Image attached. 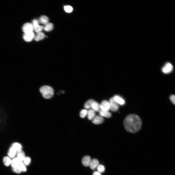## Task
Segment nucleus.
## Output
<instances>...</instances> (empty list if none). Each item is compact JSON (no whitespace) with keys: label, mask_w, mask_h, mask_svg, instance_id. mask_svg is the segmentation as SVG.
<instances>
[{"label":"nucleus","mask_w":175,"mask_h":175,"mask_svg":"<svg viewBox=\"0 0 175 175\" xmlns=\"http://www.w3.org/2000/svg\"><path fill=\"white\" fill-rule=\"evenodd\" d=\"M124 125L128 132L135 133L138 132L141 129L142 122L138 115L132 114L126 117L124 121Z\"/></svg>","instance_id":"1"},{"label":"nucleus","mask_w":175,"mask_h":175,"mask_svg":"<svg viewBox=\"0 0 175 175\" xmlns=\"http://www.w3.org/2000/svg\"><path fill=\"white\" fill-rule=\"evenodd\" d=\"M40 91L43 97L48 99L51 98L54 94V91L52 88L49 86H44L40 89Z\"/></svg>","instance_id":"2"},{"label":"nucleus","mask_w":175,"mask_h":175,"mask_svg":"<svg viewBox=\"0 0 175 175\" xmlns=\"http://www.w3.org/2000/svg\"><path fill=\"white\" fill-rule=\"evenodd\" d=\"M109 103L110 105V109L114 112L118 110L119 108V105L115 101L113 97L110 99Z\"/></svg>","instance_id":"3"},{"label":"nucleus","mask_w":175,"mask_h":175,"mask_svg":"<svg viewBox=\"0 0 175 175\" xmlns=\"http://www.w3.org/2000/svg\"><path fill=\"white\" fill-rule=\"evenodd\" d=\"M22 30L24 33L33 32L34 30V28L32 23L27 22L23 26Z\"/></svg>","instance_id":"4"},{"label":"nucleus","mask_w":175,"mask_h":175,"mask_svg":"<svg viewBox=\"0 0 175 175\" xmlns=\"http://www.w3.org/2000/svg\"><path fill=\"white\" fill-rule=\"evenodd\" d=\"M173 69L172 65L170 63L167 62L162 68V71L164 74H168L172 72Z\"/></svg>","instance_id":"5"},{"label":"nucleus","mask_w":175,"mask_h":175,"mask_svg":"<svg viewBox=\"0 0 175 175\" xmlns=\"http://www.w3.org/2000/svg\"><path fill=\"white\" fill-rule=\"evenodd\" d=\"M35 35L33 32L24 33L23 36V38L24 40L27 42H30L34 38Z\"/></svg>","instance_id":"6"},{"label":"nucleus","mask_w":175,"mask_h":175,"mask_svg":"<svg viewBox=\"0 0 175 175\" xmlns=\"http://www.w3.org/2000/svg\"><path fill=\"white\" fill-rule=\"evenodd\" d=\"M100 105L101 110L104 111H109L110 109V105L109 102L104 100L101 102Z\"/></svg>","instance_id":"7"},{"label":"nucleus","mask_w":175,"mask_h":175,"mask_svg":"<svg viewBox=\"0 0 175 175\" xmlns=\"http://www.w3.org/2000/svg\"><path fill=\"white\" fill-rule=\"evenodd\" d=\"M92 120L93 123L96 125L103 123L104 120L103 117L100 115H95Z\"/></svg>","instance_id":"8"},{"label":"nucleus","mask_w":175,"mask_h":175,"mask_svg":"<svg viewBox=\"0 0 175 175\" xmlns=\"http://www.w3.org/2000/svg\"><path fill=\"white\" fill-rule=\"evenodd\" d=\"M91 160V158L90 156H84L82 160L83 165L85 167L89 166Z\"/></svg>","instance_id":"9"},{"label":"nucleus","mask_w":175,"mask_h":175,"mask_svg":"<svg viewBox=\"0 0 175 175\" xmlns=\"http://www.w3.org/2000/svg\"><path fill=\"white\" fill-rule=\"evenodd\" d=\"M113 97L115 101L119 105H123L125 104V100L121 97L118 95H115Z\"/></svg>","instance_id":"10"},{"label":"nucleus","mask_w":175,"mask_h":175,"mask_svg":"<svg viewBox=\"0 0 175 175\" xmlns=\"http://www.w3.org/2000/svg\"><path fill=\"white\" fill-rule=\"evenodd\" d=\"M99 161L97 159H93L91 160L89 166L91 169L94 170L99 165Z\"/></svg>","instance_id":"11"},{"label":"nucleus","mask_w":175,"mask_h":175,"mask_svg":"<svg viewBox=\"0 0 175 175\" xmlns=\"http://www.w3.org/2000/svg\"><path fill=\"white\" fill-rule=\"evenodd\" d=\"M17 154V158L21 162H22L24 160L25 158V154L23 151L21 149L18 151Z\"/></svg>","instance_id":"12"},{"label":"nucleus","mask_w":175,"mask_h":175,"mask_svg":"<svg viewBox=\"0 0 175 175\" xmlns=\"http://www.w3.org/2000/svg\"><path fill=\"white\" fill-rule=\"evenodd\" d=\"M45 37L44 33L42 32L37 33L35 36L34 39L36 41H38L43 39Z\"/></svg>","instance_id":"13"},{"label":"nucleus","mask_w":175,"mask_h":175,"mask_svg":"<svg viewBox=\"0 0 175 175\" xmlns=\"http://www.w3.org/2000/svg\"><path fill=\"white\" fill-rule=\"evenodd\" d=\"M49 19L47 16H43L40 17L39 21L42 24L46 25L49 23Z\"/></svg>","instance_id":"14"},{"label":"nucleus","mask_w":175,"mask_h":175,"mask_svg":"<svg viewBox=\"0 0 175 175\" xmlns=\"http://www.w3.org/2000/svg\"><path fill=\"white\" fill-rule=\"evenodd\" d=\"M87 115L89 120H92L96 115L95 111L93 109H90L88 111Z\"/></svg>","instance_id":"15"},{"label":"nucleus","mask_w":175,"mask_h":175,"mask_svg":"<svg viewBox=\"0 0 175 175\" xmlns=\"http://www.w3.org/2000/svg\"><path fill=\"white\" fill-rule=\"evenodd\" d=\"M92 108L95 111L99 112L100 111V105L97 102L95 101L92 104Z\"/></svg>","instance_id":"16"},{"label":"nucleus","mask_w":175,"mask_h":175,"mask_svg":"<svg viewBox=\"0 0 175 175\" xmlns=\"http://www.w3.org/2000/svg\"><path fill=\"white\" fill-rule=\"evenodd\" d=\"M100 115L106 118H109L111 117V114L109 111H104L100 110L99 112Z\"/></svg>","instance_id":"17"},{"label":"nucleus","mask_w":175,"mask_h":175,"mask_svg":"<svg viewBox=\"0 0 175 175\" xmlns=\"http://www.w3.org/2000/svg\"><path fill=\"white\" fill-rule=\"evenodd\" d=\"M16 153V151L11 147L9 150L8 155L9 157L11 158H12L15 157Z\"/></svg>","instance_id":"18"},{"label":"nucleus","mask_w":175,"mask_h":175,"mask_svg":"<svg viewBox=\"0 0 175 175\" xmlns=\"http://www.w3.org/2000/svg\"><path fill=\"white\" fill-rule=\"evenodd\" d=\"M21 162L17 158H15L11 161V166L13 168L15 167L18 165Z\"/></svg>","instance_id":"19"},{"label":"nucleus","mask_w":175,"mask_h":175,"mask_svg":"<svg viewBox=\"0 0 175 175\" xmlns=\"http://www.w3.org/2000/svg\"><path fill=\"white\" fill-rule=\"evenodd\" d=\"M54 26L53 24L48 23L44 27V30L46 32H49L52 31L53 28Z\"/></svg>","instance_id":"20"},{"label":"nucleus","mask_w":175,"mask_h":175,"mask_svg":"<svg viewBox=\"0 0 175 175\" xmlns=\"http://www.w3.org/2000/svg\"><path fill=\"white\" fill-rule=\"evenodd\" d=\"M94 101L92 99H90L88 101L86 102L84 105V108L87 109H88L92 108V104Z\"/></svg>","instance_id":"21"},{"label":"nucleus","mask_w":175,"mask_h":175,"mask_svg":"<svg viewBox=\"0 0 175 175\" xmlns=\"http://www.w3.org/2000/svg\"><path fill=\"white\" fill-rule=\"evenodd\" d=\"M3 162L5 165L8 166L11 164V159L9 157H5L3 159Z\"/></svg>","instance_id":"22"},{"label":"nucleus","mask_w":175,"mask_h":175,"mask_svg":"<svg viewBox=\"0 0 175 175\" xmlns=\"http://www.w3.org/2000/svg\"><path fill=\"white\" fill-rule=\"evenodd\" d=\"M12 147L16 151L21 150L22 148L21 145L20 143L16 142L14 143L12 145Z\"/></svg>","instance_id":"23"},{"label":"nucleus","mask_w":175,"mask_h":175,"mask_svg":"<svg viewBox=\"0 0 175 175\" xmlns=\"http://www.w3.org/2000/svg\"><path fill=\"white\" fill-rule=\"evenodd\" d=\"M97 169L98 171L101 173H103L105 171V168L103 165L100 164L98 166Z\"/></svg>","instance_id":"24"},{"label":"nucleus","mask_w":175,"mask_h":175,"mask_svg":"<svg viewBox=\"0 0 175 175\" xmlns=\"http://www.w3.org/2000/svg\"><path fill=\"white\" fill-rule=\"evenodd\" d=\"M44 26H42L38 25L37 27L34 28V30L36 33H38L41 32L44 29Z\"/></svg>","instance_id":"25"},{"label":"nucleus","mask_w":175,"mask_h":175,"mask_svg":"<svg viewBox=\"0 0 175 175\" xmlns=\"http://www.w3.org/2000/svg\"><path fill=\"white\" fill-rule=\"evenodd\" d=\"M88 111L86 109L82 110L80 112V115L82 118H83L87 115Z\"/></svg>","instance_id":"26"},{"label":"nucleus","mask_w":175,"mask_h":175,"mask_svg":"<svg viewBox=\"0 0 175 175\" xmlns=\"http://www.w3.org/2000/svg\"><path fill=\"white\" fill-rule=\"evenodd\" d=\"M19 166L22 171L25 172L27 171V169L24 163L21 162L19 164Z\"/></svg>","instance_id":"27"},{"label":"nucleus","mask_w":175,"mask_h":175,"mask_svg":"<svg viewBox=\"0 0 175 175\" xmlns=\"http://www.w3.org/2000/svg\"><path fill=\"white\" fill-rule=\"evenodd\" d=\"M12 170L18 174L20 173L22 171L19 165L13 168Z\"/></svg>","instance_id":"28"},{"label":"nucleus","mask_w":175,"mask_h":175,"mask_svg":"<svg viewBox=\"0 0 175 175\" xmlns=\"http://www.w3.org/2000/svg\"><path fill=\"white\" fill-rule=\"evenodd\" d=\"M64 9L65 11L68 13L71 12L73 10L71 6L69 5L65 6Z\"/></svg>","instance_id":"29"},{"label":"nucleus","mask_w":175,"mask_h":175,"mask_svg":"<svg viewBox=\"0 0 175 175\" xmlns=\"http://www.w3.org/2000/svg\"><path fill=\"white\" fill-rule=\"evenodd\" d=\"M24 160L25 164L26 165H28L31 162V159L30 157H27L25 158Z\"/></svg>","instance_id":"30"},{"label":"nucleus","mask_w":175,"mask_h":175,"mask_svg":"<svg viewBox=\"0 0 175 175\" xmlns=\"http://www.w3.org/2000/svg\"><path fill=\"white\" fill-rule=\"evenodd\" d=\"M32 24L34 28L39 25V21L37 19H35L33 21Z\"/></svg>","instance_id":"31"},{"label":"nucleus","mask_w":175,"mask_h":175,"mask_svg":"<svg viewBox=\"0 0 175 175\" xmlns=\"http://www.w3.org/2000/svg\"><path fill=\"white\" fill-rule=\"evenodd\" d=\"M170 98L172 103L175 105V95H171L170 97Z\"/></svg>","instance_id":"32"},{"label":"nucleus","mask_w":175,"mask_h":175,"mask_svg":"<svg viewBox=\"0 0 175 175\" xmlns=\"http://www.w3.org/2000/svg\"><path fill=\"white\" fill-rule=\"evenodd\" d=\"M93 175H101V173L98 171H96L93 172Z\"/></svg>","instance_id":"33"},{"label":"nucleus","mask_w":175,"mask_h":175,"mask_svg":"<svg viewBox=\"0 0 175 175\" xmlns=\"http://www.w3.org/2000/svg\"><path fill=\"white\" fill-rule=\"evenodd\" d=\"M62 92V93H63V94L65 92V91H63Z\"/></svg>","instance_id":"34"}]
</instances>
